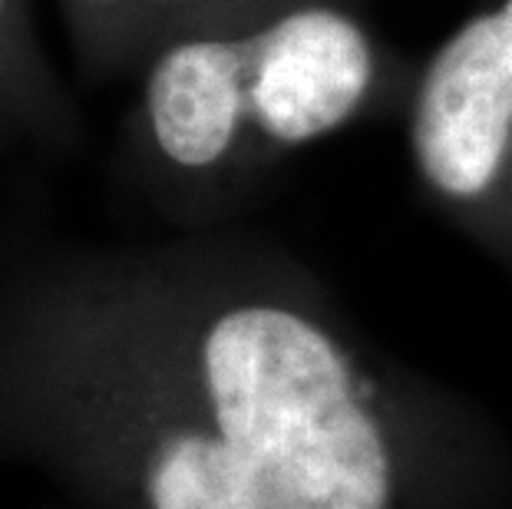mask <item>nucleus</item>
<instances>
[{"instance_id":"1","label":"nucleus","mask_w":512,"mask_h":509,"mask_svg":"<svg viewBox=\"0 0 512 509\" xmlns=\"http://www.w3.org/2000/svg\"><path fill=\"white\" fill-rule=\"evenodd\" d=\"M222 262L0 288V467L63 509H512V437Z\"/></svg>"},{"instance_id":"2","label":"nucleus","mask_w":512,"mask_h":509,"mask_svg":"<svg viewBox=\"0 0 512 509\" xmlns=\"http://www.w3.org/2000/svg\"><path fill=\"white\" fill-rule=\"evenodd\" d=\"M512 146V0L470 20L423 83L413 153L433 192L479 209L503 186Z\"/></svg>"},{"instance_id":"3","label":"nucleus","mask_w":512,"mask_h":509,"mask_svg":"<svg viewBox=\"0 0 512 509\" xmlns=\"http://www.w3.org/2000/svg\"><path fill=\"white\" fill-rule=\"evenodd\" d=\"M242 50L248 113L288 146L344 123L370 80L361 30L331 10H298L245 40Z\"/></svg>"},{"instance_id":"4","label":"nucleus","mask_w":512,"mask_h":509,"mask_svg":"<svg viewBox=\"0 0 512 509\" xmlns=\"http://www.w3.org/2000/svg\"><path fill=\"white\" fill-rule=\"evenodd\" d=\"M149 126L159 156L182 176L225 166L245 106V50L228 40L172 47L149 77Z\"/></svg>"},{"instance_id":"5","label":"nucleus","mask_w":512,"mask_h":509,"mask_svg":"<svg viewBox=\"0 0 512 509\" xmlns=\"http://www.w3.org/2000/svg\"><path fill=\"white\" fill-rule=\"evenodd\" d=\"M40 509H63V506H60V503H43Z\"/></svg>"}]
</instances>
